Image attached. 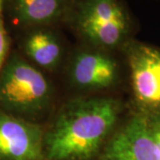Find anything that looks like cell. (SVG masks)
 <instances>
[{"instance_id": "cell-5", "label": "cell", "mask_w": 160, "mask_h": 160, "mask_svg": "<svg viewBox=\"0 0 160 160\" xmlns=\"http://www.w3.org/2000/svg\"><path fill=\"white\" fill-rule=\"evenodd\" d=\"M45 132L37 124L0 113V160H40Z\"/></svg>"}, {"instance_id": "cell-9", "label": "cell", "mask_w": 160, "mask_h": 160, "mask_svg": "<svg viewBox=\"0 0 160 160\" xmlns=\"http://www.w3.org/2000/svg\"><path fill=\"white\" fill-rule=\"evenodd\" d=\"M71 0H15L21 22L33 27H46L56 22L69 6Z\"/></svg>"}, {"instance_id": "cell-10", "label": "cell", "mask_w": 160, "mask_h": 160, "mask_svg": "<svg viewBox=\"0 0 160 160\" xmlns=\"http://www.w3.org/2000/svg\"><path fill=\"white\" fill-rule=\"evenodd\" d=\"M9 41L3 19L0 14V71L3 68V64L6 61L7 52H8Z\"/></svg>"}, {"instance_id": "cell-1", "label": "cell", "mask_w": 160, "mask_h": 160, "mask_svg": "<svg viewBox=\"0 0 160 160\" xmlns=\"http://www.w3.org/2000/svg\"><path fill=\"white\" fill-rule=\"evenodd\" d=\"M119 105L111 98H82L67 103L45 133L48 160H86L101 149L116 126Z\"/></svg>"}, {"instance_id": "cell-7", "label": "cell", "mask_w": 160, "mask_h": 160, "mask_svg": "<svg viewBox=\"0 0 160 160\" xmlns=\"http://www.w3.org/2000/svg\"><path fill=\"white\" fill-rule=\"evenodd\" d=\"M118 66L114 60L100 52H80L73 59L69 77L77 87L83 90H102L118 80Z\"/></svg>"}, {"instance_id": "cell-6", "label": "cell", "mask_w": 160, "mask_h": 160, "mask_svg": "<svg viewBox=\"0 0 160 160\" xmlns=\"http://www.w3.org/2000/svg\"><path fill=\"white\" fill-rule=\"evenodd\" d=\"M102 160H160L145 115L132 117L105 147Z\"/></svg>"}, {"instance_id": "cell-4", "label": "cell", "mask_w": 160, "mask_h": 160, "mask_svg": "<svg viewBox=\"0 0 160 160\" xmlns=\"http://www.w3.org/2000/svg\"><path fill=\"white\" fill-rule=\"evenodd\" d=\"M126 44L132 89L140 113L160 116V49L133 40Z\"/></svg>"}, {"instance_id": "cell-3", "label": "cell", "mask_w": 160, "mask_h": 160, "mask_svg": "<svg viewBox=\"0 0 160 160\" xmlns=\"http://www.w3.org/2000/svg\"><path fill=\"white\" fill-rule=\"evenodd\" d=\"M51 86L37 68L14 57L0 76V105L16 114L36 116L50 104Z\"/></svg>"}, {"instance_id": "cell-2", "label": "cell", "mask_w": 160, "mask_h": 160, "mask_svg": "<svg viewBox=\"0 0 160 160\" xmlns=\"http://www.w3.org/2000/svg\"><path fill=\"white\" fill-rule=\"evenodd\" d=\"M71 20L82 38L102 49L126 43L132 31L131 17L119 0H76Z\"/></svg>"}, {"instance_id": "cell-11", "label": "cell", "mask_w": 160, "mask_h": 160, "mask_svg": "<svg viewBox=\"0 0 160 160\" xmlns=\"http://www.w3.org/2000/svg\"><path fill=\"white\" fill-rule=\"evenodd\" d=\"M147 118L149 122L151 135L153 137L160 157V116H150V117H147Z\"/></svg>"}, {"instance_id": "cell-8", "label": "cell", "mask_w": 160, "mask_h": 160, "mask_svg": "<svg viewBox=\"0 0 160 160\" xmlns=\"http://www.w3.org/2000/svg\"><path fill=\"white\" fill-rule=\"evenodd\" d=\"M25 51L37 65L46 69H55L62 54L58 38L45 27H39L27 37Z\"/></svg>"}, {"instance_id": "cell-12", "label": "cell", "mask_w": 160, "mask_h": 160, "mask_svg": "<svg viewBox=\"0 0 160 160\" xmlns=\"http://www.w3.org/2000/svg\"><path fill=\"white\" fill-rule=\"evenodd\" d=\"M3 4H4V0H0V14H1V11H2Z\"/></svg>"}]
</instances>
